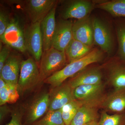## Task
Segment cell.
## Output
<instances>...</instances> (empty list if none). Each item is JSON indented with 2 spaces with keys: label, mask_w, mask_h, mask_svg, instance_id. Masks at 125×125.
<instances>
[{
  "label": "cell",
  "mask_w": 125,
  "mask_h": 125,
  "mask_svg": "<svg viewBox=\"0 0 125 125\" xmlns=\"http://www.w3.org/2000/svg\"><path fill=\"white\" fill-rule=\"evenodd\" d=\"M102 57L103 54L101 51L94 49L83 58L70 62L43 82L54 88L59 87L68 78L74 77L89 65L100 61Z\"/></svg>",
  "instance_id": "6da1fadb"
},
{
  "label": "cell",
  "mask_w": 125,
  "mask_h": 125,
  "mask_svg": "<svg viewBox=\"0 0 125 125\" xmlns=\"http://www.w3.org/2000/svg\"><path fill=\"white\" fill-rule=\"evenodd\" d=\"M67 60L65 52L52 47L43 51L39 66L40 82L64 67Z\"/></svg>",
  "instance_id": "7a4b0ae2"
},
{
  "label": "cell",
  "mask_w": 125,
  "mask_h": 125,
  "mask_svg": "<svg viewBox=\"0 0 125 125\" xmlns=\"http://www.w3.org/2000/svg\"><path fill=\"white\" fill-rule=\"evenodd\" d=\"M40 83L39 66L34 58L29 57L22 60L18 83L21 92L28 90Z\"/></svg>",
  "instance_id": "3957f363"
},
{
  "label": "cell",
  "mask_w": 125,
  "mask_h": 125,
  "mask_svg": "<svg viewBox=\"0 0 125 125\" xmlns=\"http://www.w3.org/2000/svg\"><path fill=\"white\" fill-rule=\"evenodd\" d=\"M105 85L103 83L94 85H83L74 89L75 98L83 105H90L99 108L104 94Z\"/></svg>",
  "instance_id": "277c9868"
},
{
  "label": "cell",
  "mask_w": 125,
  "mask_h": 125,
  "mask_svg": "<svg viewBox=\"0 0 125 125\" xmlns=\"http://www.w3.org/2000/svg\"><path fill=\"white\" fill-rule=\"evenodd\" d=\"M40 23H32L24 30L26 49L32 55L37 63L40 62L43 52Z\"/></svg>",
  "instance_id": "5b68a950"
},
{
  "label": "cell",
  "mask_w": 125,
  "mask_h": 125,
  "mask_svg": "<svg viewBox=\"0 0 125 125\" xmlns=\"http://www.w3.org/2000/svg\"><path fill=\"white\" fill-rule=\"evenodd\" d=\"M1 42L5 45L24 53L27 51L25 42L24 30L18 19L11 18L4 33L0 37Z\"/></svg>",
  "instance_id": "8992f818"
},
{
  "label": "cell",
  "mask_w": 125,
  "mask_h": 125,
  "mask_svg": "<svg viewBox=\"0 0 125 125\" xmlns=\"http://www.w3.org/2000/svg\"><path fill=\"white\" fill-rule=\"evenodd\" d=\"M58 2L56 0L25 1V10L32 23L41 22Z\"/></svg>",
  "instance_id": "52a82bcc"
},
{
  "label": "cell",
  "mask_w": 125,
  "mask_h": 125,
  "mask_svg": "<svg viewBox=\"0 0 125 125\" xmlns=\"http://www.w3.org/2000/svg\"><path fill=\"white\" fill-rule=\"evenodd\" d=\"M73 24L70 20L62 19L56 22L52 47L60 51L65 52L73 38Z\"/></svg>",
  "instance_id": "ba28073f"
},
{
  "label": "cell",
  "mask_w": 125,
  "mask_h": 125,
  "mask_svg": "<svg viewBox=\"0 0 125 125\" xmlns=\"http://www.w3.org/2000/svg\"><path fill=\"white\" fill-rule=\"evenodd\" d=\"M61 13L62 19H81L88 16L93 9L94 4L91 1L85 0L68 1L65 4Z\"/></svg>",
  "instance_id": "9c48e42d"
},
{
  "label": "cell",
  "mask_w": 125,
  "mask_h": 125,
  "mask_svg": "<svg viewBox=\"0 0 125 125\" xmlns=\"http://www.w3.org/2000/svg\"><path fill=\"white\" fill-rule=\"evenodd\" d=\"M94 42L108 54L111 52L113 41L111 32L106 25L98 18L92 20Z\"/></svg>",
  "instance_id": "30bf717a"
},
{
  "label": "cell",
  "mask_w": 125,
  "mask_h": 125,
  "mask_svg": "<svg viewBox=\"0 0 125 125\" xmlns=\"http://www.w3.org/2000/svg\"><path fill=\"white\" fill-rule=\"evenodd\" d=\"M50 94L49 111L61 109L64 105L75 99L73 89L68 83L55 88Z\"/></svg>",
  "instance_id": "8fae6325"
},
{
  "label": "cell",
  "mask_w": 125,
  "mask_h": 125,
  "mask_svg": "<svg viewBox=\"0 0 125 125\" xmlns=\"http://www.w3.org/2000/svg\"><path fill=\"white\" fill-rule=\"evenodd\" d=\"M72 34L74 39L92 46L94 42L92 20L87 16L76 21L73 24Z\"/></svg>",
  "instance_id": "7c38bea8"
},
{
  "label": "cell",
  "mask_w": 125,
  "mask_h": 125,
  "mask_svg": "<svg viewBox=\"0 0 125 125\" xmlns=\"http://www.w3.org/2000/svg\"><path fill=\"white\" fill-rule=\"evenodd\" d=\"M22 61L20 55L11 53L0 71V78L7 83L18 85Z\"/></svg>",
  "instance_id": "4fadbf2b"
},
{
  "label": "cell",
  "mask_w": 125,
  "mask_h": 125,
  "mask_svg": "<svg viewBox=\"0 0 125 125\" xmlns=\"http://www.w3.org/2000/svg\"><path fill=\"white\" fill-rule=\"evenodd\" d=\"M100 107L106 112L120 113L125 112V88L114 89L113 92L105 95Z\"/></svg>",
  "instance_id": "5bb4252c"
},
{
  "label": "cell",
  "mask_w": 125,
  "mask_h": 125,
  "mask_svg": "<svg viewBox=\"0 0 125 125\" xmlns=\"http://www.w3.org/2000/svg\"><path fill=\"white\" fill-rule=\"evenodd\" d=\"M102 74L100 69L93 68L78 73L68 83L73 89L83 85H94L102 83Z\"/></svg>",
  "instance_id": "9a60e30c"
},
{
  "label": "cell",
  "mask_w": 125,
  "mask_h": 125,
  "mask_svg": "<svg viewBox=\"0 0 125 125\" xmlns=\"http://www.w3.org/2000/svg\"><path fill=\"white\" fill-rule=\"evenodd\" d=\"M57 5L40 23L42 36L43 51L52 47V43L56 26L55 13Z\"/></svg>",
  "instance_id": "2e32d148"
},
{
  "label": "cell",
  "mask_w": 125,
  "mask_h": 125,
  "mask_svg": "<svg viewBox=\"0 0 125 125\" xmlns=\"http://www.w3.org/2000/svg\"><path fill=\"white\" fill-rule=\"evenodd\" d=\"M50 95L45 94L36 99L30 106L27 112V122L32 124L42 116L49 109Z\"/></svg>",
  "instance_id": "e0dca14e"
},
{
  "label": "cell",
  "mask_w": 125,
  "mask_h": 125,
  "mask_svg": "<svg viewBox=\"0 0 125 125\" xmlns=\"http://www.w3.org/2000/svg\"><path fill=\"white\" fill-rule=\"evenodd\" d=\"M98 108L83 105L79 108L71 125H85L94 121H99L100 116Z\"/></svg>",
  "instance_id": "ac0fdd59"
},
{
  "label": "cell",
  "mask_w": 125,
  "mask_h": 125,
  "mask_svg": "<svg viewBox=\"0 0 125 125\" xmlns=\"http://www.w3.org/2000/svg\"><path fill=\"white\" fill-rule=\"evenodd\" d=\"M109 81L114 89L125 88V62L120 60L109 67Z\"/></svg>",
  "instance_id": "d6986e66"
},
{
  "label": "cell",
  "mask_w": 125,
  "mask_h": 125,
  "mask_svg": "<svg viewBox=\"0 0 125 125\" xmlns=\"http://www.w3.org/2000/svg\"><path fill=\"white\" fill-rule=\"evenodd\" d=\"M91 51V46L73 38L65 52L70 63L83 58Z\"/></svg>",
  "instance_id": "ffe728a7"
},
{
  "label": "cell",
  "mask_w": 125,
  "mask_h": 125,
  "mask_svg": "<svg viewBox=\"0 0 125 125\" xmlns=\"http://www.w3.org/2000/svg\"><path fill=\"white\" fill-rule=\"evenodd\" d=\"M96 7L108 12L115 17L125 18V0H115L102 1Z\"/></svg>",
  "instance_id": "44dd1931"
},
{
  "label": "cell",
  "mask_w": 125,
  "mask_h": 125,
  "mask_svg": "<svg viewBox=\"0 0 125 125\" xmlns=\"http://www.w3.org/2000/svg\"><path fill=\"white\" fill-rule=\"evenodd\" d=\"M18 85L7 83L6 86L0 89V105L14 103L19 98Z\"/></svg>",
  "instance_id": "7402d4cb"
},
{
  "label": "cell",
  "mask_w": 125,
  "mask_h": 125,
  "mask_svg": "<svg viewBox=\"0 0 125 125\" xmlns=\"http://www.w3.org/2000/svg\"><path fill=\"white\" fill-rule=\"evenodd\" d=\"M80 101L74 99L61 108L62 115L65 125H71L78 110L83 105Z\"/></svg>",
  "instance_id": "603a6c76"
},
{
  "label": "cell",
  "mask_w": 125,
  "mask_h": 125,
  "mask_svg": "<svg viewBox=\"0 0 125 125\" xmlns=\"http://www.w3.org/2000/svg\"><path fill=\"white\" fill-rule=\"evenodd\" d=\"M33 125H65L61 109L48 111L43 118L34 123Z\"/></svg>",
  "instance_id": "cb8c5ba5"
},
{
  "label": "cell",
  "mask_w": 125,
  "mask_h": 125,
  "mask_svg": "<svg viewBox=\"0 0 125 125\" xmlns=\"http://www.w3.org/2000/svg\"><path fill=\"white\" fill-rule=\"evenodd\" d=\"M99 125H125V112L110 115L103 111L98 121Z\"/></svg>",
  "instance_id": "d4e9b609"
},
{
  "label": "cell",
  "mask_w": 125,
  "mask_h": 125,
  "mask_svg": "<svg viewBox=\"0 0 125 125\" xmlns=\"http://www.w3.org/2000/svg\"><path fill=\"white\" fill-rule=\"evenodd\" d=\"M118 22L116 32L118 42V55L119 58L125 62V18Z\"/></svg>",
  "instance_id": "484cf974"
},
{
  "label": "cell",
  "mask_w": 125,
  "mask_h": 125,
  "mask_svg": "<svg viewBox=\"0 0 125 125\" xmlns=\"http://www.w3.org/2000/svg\"><path fill=\"white\" fill-rule=\"evenodd\" d=\"M10 16L7 11L0 8V37L4 33L10 22Z\"/></svg>",
  "instance_id": "4316f807"
},
{
  "label": "cell",
  "mask_w": 125,
  "mask_h": 125,
  "mask_svg": "<svg viewBox=\"0 0 125 125\" xmlns=\"http://www.w3.org/2000/svg\"><path fill=\"white\" fill-rule=\"evenodd\" d=\"M11 48L5 45L1 47L0 51V71L2 70L7 59L11 54Z\"/></svg>",
  "instance_id": "83f0119b"
},
{
  "label": "cell",
  "mask_w": 125,
  "mask_h": 125,
  "mask_svg": "<svg viewBox=\"0 0 125 125\" xmlns=\"http://www.w3.org/2000/svg\"><path fill=\"white\" fill-rule=\"evenodd\" d=\"M23 114L21 110H16L12 113L11 120L6 125H22V123Z\"/></svg>",
  "instance_id": "f1b7e54d"
},
{
  "label": "cell",
  "mask_w": 125,
  "mask_h": 125,
  "mask_svg": "<svg viewBox=\"0 0 125 125\" xmlns=\"http://www.w3.org/2000/svg\"><path fill=\"white\" fill-rule=\"evenodd\" d=\"M0 110V121L1 122L10 110L9 107L6 104L1 106Z\"/></svg>",
  "instance_id": "f546056e"
},
{
  "label": "cell",
  "mask_w": 125,
  "mask_h": 125,
  "mask_svg": "<svg viewBox=\"0 0 125 125\" xmlns=\"http://www.w3.org/2000/svg\"><path fill=\"white\" fill-rule=\"evenodd\" d=\"M7 83L3 80L2 78H0V89L4 88L6 86Z\"/></svg>",
  "instance_id": "4dcf8cb0"
},
{
  "label": "cell",
  "mask_w": 125,
  "mask_h": 125,
  "mask_svg": "<svg viewBox=\"0 0 125 125\" xmlns=\"http://www.w3.org/2000/svg\"><path fill=\"white\" fill-rule=\"evenodd\" d=\"M85 125H99L98 121H94L92 122L86 124Z\"/></svg>",
  "instance_id": "1f68e13d"
}]
</instances>
